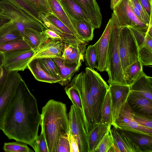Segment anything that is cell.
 <instances>
[{"label": "cell", "instance_id": "6da1fadb", "mask_svg": "<svg viewBox=\"0 0 152 152\" xmlns=\"http://www.w3.org/2000/svg\"><path fill=\"white\" fill-rule=\"evenodd\" d=\"M40 118L37 99L22 79L5 117L2 131L9 139L32 147L38 136Z\"/></svg>", "mask_w": 152, "mask_h": 152}, {"label": "cell", "instance_id": "7a4b0ae2", "mask_svg": "<svg viewBox=\"0 0 152 152\" xmlns=\"http://www.w3.org/2000/svg\"><path fill=\"white\" fill-rule=\"evenodd\" d=\"M40 125L48 152H57L60 137L70 134L66 104L54 99L49 100L42 108Z\"/></svg>", "mask_w": 152, "mask_h": 152}, {"label": "cell", "instance_id": "3957f363", "mask_svg": "<svg viewBox=\"0 0 152 152\" xmlns=\"http://www.w3.org/2000/svg\"><path fill=\"white\" fill-rule=\"evenodd\" d=\"M112 26L107 53V70L109 84L112 83L127 85L123 75L118 47V35L120 27L116 18L113 12L112 15Z\"/></svg>", "mask_w": 152, "mask_h": 152}, {"label": "cell", "instance_id": "277c9868", "mask_svg": "<svg viewBox=\"0 0 152 152\" xmlns=\"http://www.w3.org/2000/svg\"><path fill=\"white\" fill-rule=\"evenodd\" d=\"M77 89L80 96L85 128L87 135L96 123L95 120L92 96L84 72L75 75L71 83Z\"/></svg>", "mask_w": 152, "mask_h": 152}, {"label": "cell", "instance_id": "5b68a950", "mask_svg": "<svg viewBox=\"0 0 152 152\" xmlns=\"http://www.w3.org/2000/svg\"><path fill=\"white\" fill-rule=\"evenodd\" d=\"M85 70L84 73L93 99L95 120L97 123L101 118V105L109 86L94 69L88 67Z\"/></svg>", "mask_w": 152, "mask_h": 152}, {"label": "cell", "instance_id": "8992f818", "mask_svg": "<svg viewBox=\"0 0 152 152\" xmlns=\"http://www.w3.org/2000/svg\"><path fill=\"white\" fill-rule=\"evenodd\" d=\"M118 47L124 72L130 65L139 60L138 48L136 41L128 27H120Z\"/></svg>", "mask_w": 152, "mask_h": 152}, {"label": "cell", "instance_id": "52a82bcc", "mask_svg": "<svg viewBox=\"0 0 152 152\" xmlns=\"http://www.w3.org/2000/svg\"><path fill=\"white\" fill-rule=\"evenodd\" d=\"M5 71V80L0 92V130H1L5 117L15 95L18 85L22 79L18 72Z\"/></svg>", "mask_w": 152, "mask_h": 152}, {"label": "cell", "instance_id": "ba28073f", "mask_svg": "<svg viewBox=\"0 0 152 152\" xmlns=\"http://www.w3.org/2000/svg\"><path fill=\"white\" fill-rule=\"evenodd\" d=\"M0 6L3 9L4 13L12 20L21 22L25 29L29 28L39 32L47 29L43 23L8 0L0 1Z\"/></svg>", "mask_w": 152, "mask_h": 152}, {"label": "cell", "instance_id": "9c48e42d", "mask_svg": "<svg viewBox=\"0 0 152 152\" xmlns=\"http://www.w3.org/2000/svg\"><path fill=\"white\" fill-rule=\"evenodd\" d=\"M68 115L70 134L77 141L79 152H88L87 135L85 129L82 111L72 104Z\"/></svg>", "mask_w": 152, "mask_h": 152}, {"label": "cell", "instance_id": "30bf717a", "mask_svg": "<svg viewBox=\"0 0 152 152\" xmlns=\"http://www.w3.org/2000/svg\"><path fill=\"white\" fill-rule=\"evenodd\" d=\"M120 27H131L147 33L148 25L140 20L132 11L128 0H122L113 9Z\"/></svg>", "mask_w": 152, "mask_h": 152}, {"label": "cell", "instance_id": "8fae6325", "mask_svg": "<svg viewBox=\"0 0 152 152\" xmlns=\"http://www.w3.org/2000/svg\"><path fill=\"white\" fill-rule=\"evenodd\" d=\"M112 126L116 129L152 136V129L141 125L134 119L133 113L126 102Z\"/></svg>", "mask_w": 152, "mask_h": 152}, {"label": "cell", "instance_id": "7c38bea8", "mask_svg": "<svg viewBox=\"0 0 152 152\" xmlns=\"http://www.w3.org/2000/svg\"><path fill=\"white\" fill-rule=\"evenodd\" d=\"M35 53L30 49L4 53L3 67L7 72L24 71L27 68L28 64Z\"/></svg>", "mask_w": 152, "mask_h": 152}, {"label": "cell", "instance_id": "4fadbf2b", "mask_svg": "<svg viewBox=\"0 0 152 152\" xmlns=\"http://www.w3.org/2000/svg\"><path fill=\"white\" fill-rule=\"evenodd\" d=\"M109 84L112 107V125H113L118 118L121 107L126 102L130 89L128 85L114 83Z\"/></svg>", "mask_w": 152, "mask_h": 152}, {"label": "cell", "instance_id": "5bb4252c", "mask_svg": "<svg viewBox=\"0 0 152 152\" xmlns=\"http://www.w3.org/2000/svg\"><path fill=\"white\" fill-rule=\"evenodd\" d=\"M112 26L111 18L109 19L103 33L99 40L95 44L97 55V71H106L107 53Z\"/></svg>", "mask_w": 152, "mask_h": 152}, {"label": "cell", "instance_id": "9a60e30c", "mask_svg": "<svg viewBox=\"0 0 152 152\" xmlns=\"http://www.w3.org/2000/svg\"><path fill=\"white\" fill-rule=\"evenodd\" d=\"M80 7L94 29L101 25L102 16L100 7L96 0H73Z\"/></svg>", "mask_w": 152, "mask_h": 152}, {"label": "cell", "instance_id": "2e32d148", "mask_svg": "<svg viewBox=\"0 0 152 152\" xmlns=\"http://www.w3.org/2000/svg\"><path fill=\"white\" fill-rule=\"evenodd\" d=\"M126 102L133 113L152 116V101L130 91Z\"/></svg>", "mask_w": 152, "mask_h": 152}, {"label": "cell", "instance_id": "e0dca14e", "mask_svg": "<svg viewBox=\"0 0 152 152\" xmlns=\"http://www.w3.org/2000/svg\"><path fill=\"white\" fill-rule=\"evenodd\" d=\"M64 45L61 41L51 39L35 52L32 58L61 57Z\"/></svg>", "mask_w": 152, "mask_h": 152}, {"label": "cell", "instance_id": "ac0fdd59", "mask_svg": "<svg viewBox=\"0 0 152 152\" xmlns=\"http://www.w3.org/2000/svg\"><path fill=\"white\" fill-rule=\"evenodd\" d=\"M129 86L131 91L152 101V77L143 71Z\"/></svg>", "mask_w": 152, "mask_h": 152}, {"label": "cell", "instance_id": "d6986e66", "mask_svg": "<svg viewBox=\"0 0 152 152\" xmlns=\"http://www.w3.org/2000/svg\"><path fill=\"white\" fill-rule=\"evenodd\" d=\"M52 58L58 70L62 79L58 83L63 86H66L70 82L75 74L78 71L82 63L70 64L66 63L61 57Z\"/></svg>", "mask_w": 152, "mask_h": 152}, {"label": "cell", "instance_id": "ffe728a7", "mask_svg": "<svg viewBox=\"0 0 152 152\" xmlns=\"http://www.w3.org/2000/svg\"><path fill=\"white\" fill-rule=\"evenodd\" d=\"M110 128L103 124L101 119L96 124L87 134L88 152H94L100 141Z\"/></svg>", "mask_w": 152, "mask_h": 152}, {"label": "cell", "instance_id": "44dd1931", "mask_svg": "<svg viewBox=\"0 0 152 152\" xmlns=\"http://www.w3.org/2000/svg\"><path fill=\"white\" fill-rule=\"evenodd\" d=\"M22 35L23 39L35 52L50 39L44 31L39 32L29 28H26Z\"/></svg>", "mask_w": 152, "mask_h": 152}, {"label": "cell", "instance_id": "7402d4cb", "mask_svg": "<svg viewBox=\"0 0 152 152\" xmlns=\"http://www.w3.org/2000/svg\"><path fill=\"white\" fill-rule=\"evenodd\" d=\"M118 131L130 139L140 149L141 152H152V136L116 129Z\"/></svg>", "mask_w": 152, "mask_h": 152}, {"label": "cell", "instance_id": "603a6c76", "mask_svg": "<svg viewBox=\"0 0 152 152\" xmlns=\"http://www.w3.org/2000/svg\"><path fill=\"white\" fill-rule=\"evenodd\" d=\"M27 68L34 78L39 81L53 83H59L62 80L47 73L41 67L38 58H32L28 63Z\"/></svg>", "mask_w": 152, "mask_h": 152}, {"label": "cell", "instance_id": "cb8c5ba5", "mask_svg": "<svg viewBox=\"0 0 152 152\" xmlns=\"http://www.w3.org/2000/svg\"><path fill=\"white\" fill-rule=\"evenodd\" d=\"M59 1L71 22L82 20L90 21L80 6L73 0H61Z\"/></svg>", "mask_w": 152, "mask_h": 152}, {"label": "cell", "instance_id": "d4e9b609", "mask_svg": "<svg viewBox=\"0 0 152 152\" xmlns=\"http://www.w3.org/2000/svg\"><path fill=\"white\" fill-rule=\"evenodd\" d=\"M47 1L51 12L64 23L71 30L74 36L80 39L71 21L61 6L59 1L58 0Z\"/></svg>", "mask_w": 152, "mask_h": 152}, {"label": "cell", "instance_id": "484cf974", "mask_svg": "<svg viewBox=\"0 0 152 152\" xmlns=\"http://www.w3.org/2000/svg\"><path fill=\"white\" fill-rule=\"evenodd\" d=\"M72 22L81 40L87 42L93 39L94 29L90 22L82 20Z\"/></svg>", "mask_w": 152, "mask_h": 152}, {"label": "cell", "instance_id": "4316f807", "mask_svg": "<svg viewBox=\"0 0 152 152\" xmlns=\"http://www.w3.org/2000/svg\"><path fill=\"white\" fill-rule=\"evenodd\" d=\"M22 38V35L12 20L0 28V44Z\"/></svg>", "mask_w": 152, "mask_h": 152}, {"label": "cell", "instance_id": "83f0119b", "mask_svg": "<svg viewBox=\"0 0 152 152\" xmlns=\"http://www.w3.org/2000/svg\"><path fill=\"white\" fill-rule=\"evenodd\" d=\"M101 120L102 123L108 126H111L112 119L111 99L109 89L101 105Z\"/></svg>", "mask_w": 152, "mask_h": 152}, {"label": "cell", "instance_id": "f1b7e54d", "mask_svg": "<svg viewBox=\"0 0 152 152\" xmlns=\"http://www.w3.org/2000/svg\"><path fill=\"white\" fill-rule=\"evenodd\" d=\"M141 61H136L129 66L123 72L124 79L127 85H129L143 71Z\"/></svg>", "mask_w": 152, "mask_h": 152}, {"label": "cell", "instance_id": "f546056e", "mask_svg": "<svg viewBox=\"0 0 152 152\" xmlns=\"http://www.w3.org/2000/svg\"><path fill=\"white\" fill-rule=\"evenodd\" d=\"M30 49L23 38L0 44V52L3 53Z\"/></svg>", "mask_w": 152, "mask_h": 152}, {"label": "cell", "instance_id": "4dcf8cb0", "mask_svg": "<svg viewBox=\"0 0 152 152\" xmlns=\"http://www.w3.org/2000/svg\"><path fill=\"white\" fill-rule=\"evenodd\" d=\"M38 59L41 67L47 73L50 75L61 79L58 70L52 58Z\"/></svg>", "mask_w": 152, "mask_h": 152}, {"label": "cell", "instance_id": "1f68e13d", "mask_svg": "<svg viewBox=\"0 0 152 152\" xmlns=\"http://www.w3.org/2000/svg\"><path fill=\"white\" fill-rule=\"evenodd\" d=\"M64 89L66 94L72 101V104L80 109L83 112L80 96L77 88L70 83L66 86Z\"/></svg>", "mask_w": 152, "mask_h": 152}, {"label": "cell", "instance_id": "d6a6232c", "mask_svg": "<svg viewBox=\"0 0 152 152\" xmlns=\"http://www.w3.org/2000/svg\"><path fill=\"white\" fill-rule=\"evenodd\" d=\"M20 8L25 11L42 23L40 15V12L37 10L26 0H8Z\"/></svg>", "mask_w": 152, "mask_h": 152}, {"label": "cell", "instance_id": "836d02e7", "mask_svg": "<svg viewBox=\"0 0 152 152\" xmlns=\"http://www.w3.org/2000/svg\"><path fill=\"white\" fill-rule=\"evenodd\" d=\"M85 52L86 65L91 69H96L97 55L95 44L88 46L86 48Z\"/></svg>", "mask_w": 152, "mask_h": 152}, {"label": "cell", "instance_id": "e575fe53", "mask_svg": "<svg viewBox=\"0 0 152 152\" xmlns=\"http://www.w3.org/2000/svg\"><path fill=\"white\" fill-rule=\"evenodd\" d=\"M21 142H5L3 147L5 152H32L34 151L28 146Z\"/></svg>", "mask_w": 152, "mask_h": 152}, {"label": "cell", "instance_id": "d590c367", "mask_svg": "<svg viewBox=\"0 0 152 152\" xmlns=\"http://www.w3.org/2000/svg\"><path fill=\"white\" fill-rule=\"evenodd\" d=\"M110 133L111 135L114 144L119 149L120 152H130L120 134L117 129L114 127L110 129Z\"/></svg>", "mask_w": 152, "mask_h": 152}, {"label": "cell", "instance_id": "8d00e7d4", "mask_svg": "<svg viewBox=\"0 0 152 152\" xmlns=\"http://www.w3.org/2000/svg\"><path fill=\"white\" fill-rule=\"evenodd\" d=\"M138 58L143 65H152V50L145 45L138 48Z\"/></svg>", "mask_w": 152, "mask_h": 152}, {"label": "cell", "instance_id": "74e56055", "mask_svg": "<svg viewBox=\"0 0 152 152\" xmlns=\"http://www.w3.org/2000/svg\"><path fill=\"white\" fill-rule=\"evenodd\" d=\"M109 130L100 141L94 152H108L109 149L114 143Z\"/></svg>", "mask_w": 152, "mask_h": 152}, {"label": "cell", "instance_id": "f35d334b", "mask_svg": "<svg viewBox=\"0 0 152 152\" xmlns=\"http://www.w3.org/2000/svg\"><path fill=\"white\" fill-rule=\"evenodd\" d=\"M38 11L46 16L52 13L47 0H26Z\"/></svg>", "mask_w": 152, "mask_h": 152}, {"label": "cell", "instance_id": "ab89813d", "mask_svg": "<svg viewBox=\"0 0 152 152\" xmlns=\"http://www.w3.org/2000/svg\"><path fill=\"white\" fill-rule=\"evenodd\" d=\"M46 16L50 22L63 32L67 34L74 35L71 30L64 23L53 13H50Z\"/></svg>", "mask_w": 152, "mask_h": 152}, {"label": "cell", "instance_id": "60d3db41", "mask_svg": "<svg viewBox=\"0 0 152 152\" xmlns=\"http://www.w3.org/2000/svg\"><path fill=\"white\" fill-rule=\"evenodd\" d=\"M32 148L36 152H48L46 141L42 132L38 135Z\"/></svg>", "mask_w": 152, "mask_h": 152}, {"label": "cell", "instance_id": "b9f144b4", "mask_svg": "<svg viewBox=\"0 0 152 152\" xmlns=\"http://www.w3.org/2000/svg\"><path fill=\"white\" fill-rule=\"evenodd\" d=\"M133 114L134 119L138 124L152 129V116L134 113H133Z\"/></svg>", "mask_w": 152, "mask_h": 152}, {"label": "cell", "instance_id": "7bdbcfd3", "mask_svg": "<svg viewBox=\"0 0 152 152\" xmlns=\"http://www.w3.org/2000/svg\"><path fill=\"white\" fill-rule=\"evenodd\" d=\"M69 135L70 134L60 137L57 152H70Z\"/></svg>", "mask_w": 152, "mask_h": 152}, {"label": "cell", "instance_id": "ee69618b", "mask_svg": "<svg viewBox=\"0 0 152 152\" xmlns=\"http://www.w3.org/2000/svg\"><path fill=\"white\" fill-rule=\"evenodd\" d=\"M128 27L130 29L133 34L138 48L144 46L147 33L142 32L133 27Z\"/></svg>", "mask_w": 152, "mask_h": 152}, {"label": "cell", "instance_id": "f6af8a7d", "mask_svg": "<svg viewBox=\"0 0 152 152\" xmlns=\"http://www.w3.org/2000/svg\"><path fill=\"white\" fill-rule=\"evenodd\" d=\"M40 15L42 20L43 23L47 28L56 32L61 37L63 40V39L66 34L64 33L57 28L48 20L46 15L41 12L40 13Z\"/></svg>", "mask_w": 152, "mask_h": 152}, {"label": "cell", "instance_id": "bcb514c9", "mask_svg": "<svg viewBox=\"0 0 152 152\" xmlns=\"http://www.w3.org/2000/svg\"><path fill=\"white\" fill-rule=\"evenodd\" d=\"M140 12L142 16L144 23L148 25L150 18L148 16L138 0H128Z\"/></svg>", "mask_w": 152, "mask_h": 152}, {"label": "cell", "instance_id": "7dc6e473", "mask_svg": "<svg viewBox=\"0 0 152 152\" xmlns=\"http://www.w3.org/2000/svg\"><path fill=\"white\" fill-rule=\"evenodd\" d=\"M148 16H152V5L148 0H138Z\"/></svg>", "mask_w": 152, "mask_h": 152}, {"label": "cell", "instance_id": "c3c4849f", "mask_svg": "<svg viewBox=\"0 0 152 152\" xmlns=\"http://www.w3.org/2000/svg\"><path fill=\"white\" fill-rule=\"evenodd\" d=\"M69 142L70 152H79L78 143L72 135L70 134Z\"/></svg>", "mask_w": 152, "mask_h": 152}, {"label": "cell", "instance_id": "681fc988", "mask_svg": "<svg viewBox=\"0 0 152 152\" xmlns=\"http://www.w3.org/2000/svg\"><path fill=\"white\" fill-rule=\"evenodd\" d=\"M44 31L50 38L58 39L62 41V39L61 37L55 31L48 28L45 30Z\"/></svg>", "mask_w": 152, "mask_h": 152}, {"label": "cell", "instance_id": "f907efd6", "mask_svg": "<svg viewBox=\"0 0 152 152\" xmlns=\"http://www.w3.org/2000/svg\"><path fill=\"white\" fill-rule=\"evenodd\" d=\"M11 20V18L4 13L0 14V28Z\"/></svg>", "mask_w": 152, "mask_h": 152}, {"label": "cell", "instance_id": "816d5d0a", "mask_svg": "<svg viewBox=\"0 0 152 152\" xmlns=\"http://www.w3.org/2000/svg\"><path fill=\"white\" fill-rule=\"evenodd\" d=\"M129 3L132 10L134 14L140 20L144 23L143 18L140 11L132 4Z\"/></svg>", "mask_w": 152, "mask_h": 152}, {"label": "cell", "instance_id": "f5cc1de1", "mask_svg": "<svg viewBox=\"0 0 152 152\" xmlns=\"http://www.w3.org/2000/svg\"><path fill=\"white\" fill-rule=\"evenodd\" d=\"M144 45L152 50V37L147 34L145 37Z\"/></svg>", "mask_w": 152, "mask_h": 152}, {"label": "cell", "instance_id": "db71d44e", "mask_svg": "<svg viewBox=\"0 0 152 152\" xmlns=\"http://www.w3.org/2000/svg\"><path fill=\"white\" fill-rule=\"evenodd\" d=\"M147 33L152 37V17L150 18V22L148 24Z\"/></svg>", "mask_w": 152, "mask_h": 152}, {"label": "cell", "instance_id": "11a10c76", "mask_svg": "<svg viewBox=\"0 0 152 152\" xmlns=\"http://www.w3.org/2000/svg\"><path fill=\"white\" fill-rule=\"evenodd\" d=\"M122 0H111L110 2V7L113 10L115 7Z\"/></svg>", "mask_w": 152, "mask_h": 152}, {"label": "cell", "instance_id": "9f6ffc18", "mask_svg": "<svg viewBox=\"0 0 152 152\" xmlns=\"http://www.w3.org/2000/svg\"><path fill=\"white\" fill-rule=\"evenodd\" d=\"M4 60V54L0 52V68L3 67Z\"/></svg>", "mask_w": 152, "mask_h": 152}, {"label": "cell", "instance_id": "6f0895ef", "mask_svg": "<svg viewBox=\"0 0 152 152\" xmlns=\"http://www.w3.org/2000/svg\"><path fill=\"white\" fill-rule=\"evenodd\" d=\"M5 80V75L4 72L3 76L0 78V92L4 85Z\"/></svg>", "mask_w": 152, "mask_h": 152}, {"label": "cell", "instance_id": "680465c9", "mask_svg": "<svg viewBox=\"0 0 152 152\" xmlns=\"http://www.w3.org/2000/svg\"><path fill=\"white\" fill-rule=\"evenodd\" d=\"M4 70L3 67L0 68V78L4 75Z\"/></svg>", "mask_w": 152, "mask_h": 152}, {"label": "cell", "instance_id": "91938a15", "mask_svg": "<svg viewBox=\"0 0 152 152\" xmlns=\"http://www.w3.org/2000/svg\"><path fill=\"white\" fill-rule=\"evenodd\" d=\"M4 13V11L3 9L0 6V14Z\"/></svg>", "mask_w": 152, "mask_h": 152}, {"label": "cell", "instance_id": "94428289", "mask_svg": "<svg viewBox=\"0 0 152 152\" xmlns=\"http://www.w3.org/2000/svg\"><path fill=\"white\" fill-rule=\"evenodd\" d=\"M151 4L152 5V0H148Z\"/></svg>", "mask_w": 152, "mask_h": 152}, {"label": "cell", "instance_id": "6125c7cd", "mask_svg": "<svg viewBox=\"0 0 152 152\" xmlns=\"http://www.w3.org/2000/svg\"><path fill=\"white\" fill-rule=\"evenodd\" d=\"M58 0V1H60L61 0Z\"/></svg>", "mask_w": 152, "mask_h": 152}]
</instances>
